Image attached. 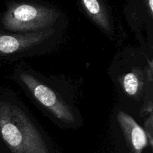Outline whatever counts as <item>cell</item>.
I'll use <instances>...</instances> for the list:
<instances>
[{
	"mask_svg": "<svg viewBox=\"0 0 153 153\" xmlns=\"http://www.w3.org/2000/svg\"><path fill=\"white\" fill-rule=\"evenodd\" d=\"M82 10L89 19L107 34L113 31L111 11L106 0H79Z\"/></svg>",
	"mask_w": 153,
	"mask_h": 153,
	"instance_id": "8992f818",
	"label": "cell"
},
{
	"mask_svg": "<svg viewBox=\"0 0 153 153\" xmlns=\"http://www.w3.org/2000/svg\"><path fill=\"white\" fill-rule=\"evenodd\" d=\"M146 4V7H147V10L149 11V15H150L151 17H152L153 15V0H143Z\"/></svg>",
	"mask_w": 153,
	"mask_h": 153,
	"instance_id": "9c48e42d",
	"label": "cell"
},
{
	"mask_svg": "<svg viewBox=\"0 0 153 153\" xmlns=\"http://www.w3.org/2000/svg\"><path fill=\"white\" fill-rule=\"evenodd\" d=\"M61 16L53 6L28 0L10 1L1 14V22L5 29L14 33L38 32L49 29Z\"/></svg>",
	"mask_w": 153,
	"mask_h": 153,
	"instance_id": "7a4b0ae2",
	"label": "cell"
},
{
	"mask_svg": "<svg viewBox=\"0 0 153 153\" xmlns=\"http://www.w3.org/2000/svg\"><path fill=\"white\" fill-rule=\"evenodd\" d=\"M152 126H153V117L152 113L149 114V117L145 121L144 124V130L145 134H146V137H147L148 143H149L151 146H152Z\"/></svg>",
	"mask_w": 153,
	"mask_h": 153,
	"instance_id": "ba28073f",
	"label": "cell"
},
{
	"mask_svg": "<svg viewBox=\"0 0 153 153\" xmlns=\"http://www.w3.org/2000/svg\"><path fill=\"white\" fill-rule=\"evenodd\" d=\"M54 32L51 28L27 34H5L0 31V56L25 52L43 43Z\"/></svg>",
	"mask_w": 153,
	"mask_h": 153,
	"instance_id": "277c9868",
	"label": "cell"
},
{
	"mask_svg": "<svg viewBox=\"0 0 153 153\" xmlns=\"http://www.w3.org/2000/svg\"><path fill=\"white\" fill-rule=\"evenodd\" d=\"M19 79L34 99L57 119L64 123H74L76 118L71 107L52 88L26 73H21Z\"/></svg>",
	"mask_w": 153,
	"mask_h": 153,
	"instance_id": "3957f363",
	"label": "cell"
},
{
	"mask_svg": "<svg viewBox=\"0 0 153 153\" xmlns=\"http://www.w3.org/2000/svg\"><path fill=\"white\" fill-rule=\"evenodd\" d=\"M117 120L131 153H141L148 144L147 137L143 128L130 115L123 111L118 112Z\"/></svg>",
	"mask_w": 153,
	"mask_h": 153,
	"instance_id": "5b68a950",
	"label": "cell"
},
{
	"mask_svg": "<svg viewBox=\"0 0 153 153\" xmlns=\"http://www.w3.org/2000/svg\"><path fill=\"white\" fill-rule=\"evenodd\" d=\"M0 134L13 153H49L31 120L19 107L0 102Z\"/></svg>",
	"mask_w": 153,
	"mask_h": 153,
	"instance_id": "6da1fadb",
	"label": "cell"
},
{
	"mask_svg": "<svg viewBox=\"0 0 153 153\" xmlns=\"http://www.w3.org/2000/svg\"><path fill=\"white\" fill-rule=\"evenodd\" d=\"M121 84L126 94L132 97H138L144 86L143 72L136 68L126 73L121 79Z\"/></svg>",
	"mask_w": 153,
	"mask_h": 153,
	"instance_id": "52a82bcc",
	"label": "cell"
}]
</instances>
